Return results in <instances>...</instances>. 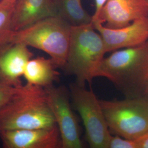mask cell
Instances as JSON below:
<instances>
[{
  "label": "cell",
  "instance_id": "1",
  "mask_svg": "<svg viewBox=\"0 0 148 148\" xmlns=\"http://www.w3.org/2000/svg\"><path fill=\"white\" fill-rule=\"evenodd\" d=\"M97 77L109 79L126 98L142 97L148 79V40L112 52L102 60Z\"/></svg>",
  "mask_w": 148,
  "mask_h": 148
},
{
  "label": "cell",
  "instance_id": "2",
  "mask_svg": "<svg viewBox=\"0 0 148 148\" xmlns=\"http://www.w3.org/2000/svg\"><path fill=\"white\" fill-rule=\"evenodd\" d=\"M56 125L41 87L22 85L16 95L0 109V132Z\"/></svg>",
  "mask_w": 148,
  "mask_h": 148
},
{
  "label": "cell",
  "instance_id": "3",
  "mask_svg": "<svg viewBox=\"0 0 148 148\" xmlns=\"http://www.w3.org/2000/svg\"><path fill=\"white\" fill-rule=\"evenodd\" d=\"M106 53L101 35L92 23L71 27L69 48L64 68L75 76L77 85L91 84Z\"/></svg>",
  "mask_w": 148,
  "mask_h": 148
},
{
  "label": "cell",
  "instance_id": "4",
  "mask_svg": "<svg viewBox=\"0 0 148 148\" xmlns=\"http://www.w3.org/2000/svg\"><path fill=\"white\" fill-rule=\"evenodd\" d=\"M71 25L59 16L44 19L14 32L12 42L23 43L47 53L58 68L65 66Z\"/></svg>",
  "mask_w": 148,
  "mask_h": 148
},
{
  "label": "cell",
  "instance_id": "5",
  "mask_svg": "<svg viewBox=\"0 0 148 148\" xmlns=\"http://www.w3.org/2000/svg\"><path fill=\"white\" fill-rule=\"evenodd\" d=\"M110 133L135 140L148 130V101L142 97L100 100Z\"/></svg>",
  "mask_w": 148,
  "mask_h": 148
},
{
  "label": "cell",
  "instance_id": "6",
  "mask_svg": "<svg viewBox=\"0 0 148 148\" xmlns=\"http://www.w3.org/2000/svg\"><path fill=\"white\" fill-rule=\"evenodd\" d=\"M70 98L85 127L86 138L92 148H107L111 133L106 121L101 101L92 90L76 83L70 86Z\"/></svg>",
  "mask_w": 148,
  "mask_h": 148
},
{
  "label": "cell",
  "instance_id": "7",
  "mask_svg": "<svg viewBox=\"0 0 148 148\" xmlns=\"http://www.w3.org/2000/svg\"><path fill=\"white\" fill-rule=\"evenodd\" d=\"M48 104L52 112L63 148H83L79 125L73 111L69 94L63 87L51 85L44 88Z\"/></svg>",
  "mask_w": 148,
  "mask_h": 148
},
{
  "label": "cell",
  "instance_id": "8",
  "mask_svg": "<svg viewBox=\"0 0 148 148\" xmlns=\"http://www.w3.org/2000/svg\"><path fill=\"white\" fill-rule=\"evenodd\" d=\"M103 39L106 53L140 45L148 40V17L140 18L126 27L111 29L98 20L92 21Z\"/></svg>",
  "mask_w": 148,
  "mask_h": 148
},
{
  "label": "cell",
  "instance_id": "9",
  "mask_svg": "<svg viewBox=\"0 0 148 148\" xmlns=\"http://www.w3.org/2000/svg\"><path fill=\"white\" fill-rule=\"evenodd\" d=\"M5 148H56L60 145L57 126L49 128L6 130L0 132Z\"/></svg>",
  "mask_w": 148,
  "mask_h": 148
},
{
  "label": "cell",
  "instance_id": "10",
  "mask_svg": "<svg viewBox=\"0 0 148 148\" xmlns=\"http://www.w3.org/2000/svg\"><path fill=\"white\" fill-rule=\"evenodd\" d=\"M144 17H148L147 0H108L95 20L106 27L117 29Z\"/></svg>",
  "mask_w": 148,
  "mask_h": 148
},
{
  "label": "cell",
  "instance_id": "11",
  "mask_svg": "<svg viewBox=\"0 0 148 148\" xmlns=\"http://www.w3.org/2000/svg\"><path fill=\"white\" fill-rule=\"evenodd\" d=\"M58 16L52 0H16L12 15L14 32L48 17Z\"/></svg>",
  "mask_w": 148,
  "mask_h": 148
},
{
  "label": "cell",
  "instance_id": "12",
  "mask_svg": "<svg viewBox=\"0 0 148 148\" xmlns=\"http://www.w3.org/2000/svg\"><path fill=\"white\" fill-rule=\"evenodd\" d=\"M32 56L26 45L12 43L0 56V71L4 81L13 85L22 84L20 79Z\"/></svg>",
  "mask_w": 148,
  "mask_h": 148
},
{
  "label": "cell",
  "instance_id": "13",
  "mask_svg": "<svg viewBox=\"0 0 148 148\" xmlns=\"http://www.w3.org/2000/svg\"><path fill=\"white\" fill-rule=\"evenodd\" d=\"M58 66L51 58L31 59L27 63L24 75L27 84L45 88L58 79Z\"/></svg>",
  "mask_w": 148,
  "mask_h": 148
},
{
  "label": "cell",
  "instance_id": "14",
  "mask_svg": "<svg viewBox=\"0 0 148 148\" xmlns=\"http://www.w3.org/2000/svg\"><path fill=\"white\" fill-rule=\"evenodd\" d=\"M58 16L68 21L72 26L90 24V16L82 6V0H52Z\"/></svg>",
  "mask_w": 148,
  "mask_h": 148
},
{
  "label": "cell",
  "instance_id": "15",
  "mask_svg": "<svg viewBox=\"0 0 148 148\" xmlns=\"http://www.w3.org/2000/svg\"><path fill=\"white\" fill-rule=\"evenodd\" d=\"M16 0H0V46L12 42V15Z\"/></svg>",
  "mask_w": 148,
  "mask_h": 148
},
{
  "label": "cell",
  "instance_id": "16",
  "mask_svg": "<svg viewBox=\"0 0 148 148\" xmlns=\"http://www.w3.org/2000/svg\"><path fill=\"white\" fill-rule=\"evenodd\" d=\"M22 84L15 85L7 82H0V109L16 95Z\"/></svg>",
  "mask_w": 148,
  "mask_h": 148
},
{
  "label": "cell",
  "instance_id": "17",
  "mask_svg": "<svg viewBox=\"0 0 148 148\" xmlns=\"http://www.w3.org/2000/svg\"><path fill=\"white\" fill-rule=\"evenodd\" d=\"M107 148H137V146L135 140L111 134Z\"/></svg>",
  "mask_w": 148,
  "mask_h": 148
},
{
  "label": "cell",
  "instance_id": "18",
  "mask_svg": "<svg viewBox=\"0 0 148 148\" xmlns=\"http://www.w3.org/2000/svg\"><path fill=\"white\" fill-rule=\"evenodd\" d=\"M137 148H148V130L135 140Z\"/></svg>",
  "mask_w": 148,
  "mask_h": 148
},
{
  "label": "cell",
  "instance_id": "19",
  "mask_svg": "<svg viewBox=\"0 0 148 148\" xmlns=\"http://www.w3.org/2000/svg\"><path fill=\"white\" fill-rule=\"evenodd\" d=\"M108 0H95V11L92 15V21L98 18L99 13L103 5H105Z\"/></svg>",
  "mask_w": 148,
  "mask_h": 148
},
{
  "label": "cell",
  "instance_id": "20",
  "mask_svg": "<svg viewBox=\"0 0 148 148\" xmlns=\"http://www.w3.org/2000/svg\"><path fill=\"white\" fill-rule=\"evenodd\" d=\"M12 43H7V44H5V45H2V46H0V56L1 55V54L3 53L5 49L7 48L10 45H11ZM0 82H5L3 79V78L2 77V75L1 73V71H0Z\"/></svg>",
  "mask_w": 148,
  "mask_h": 148
},
{
  "label": "cell",
  "instance_id": "21",
  "mask_svg": "<svg viewBox=\"0 0 148 148\" xmlns=\"http://www.w3.org/2000/svg\"><path fill=\"white\" fill-rule=\"evenodd\" d=\"M142 98H144L148 101V79L143 90Z\"/></svg>",
  "mask_w": 148,
  "mask_h": 148
},
{
  "label": "cell",
  "instance_id": "22",
  "mask_svg": "<svg viewBox=\"0 0 148 148\" xmlns=\"http://www.w3.org/2000/svg\"><path fill=\"white\" fill-rule=\"evenodd\" d=\"M147 1H148V0H147Z\"/></svg>",
  "mask_w": 148,
  "mask_h": 148
}]
</instances>
